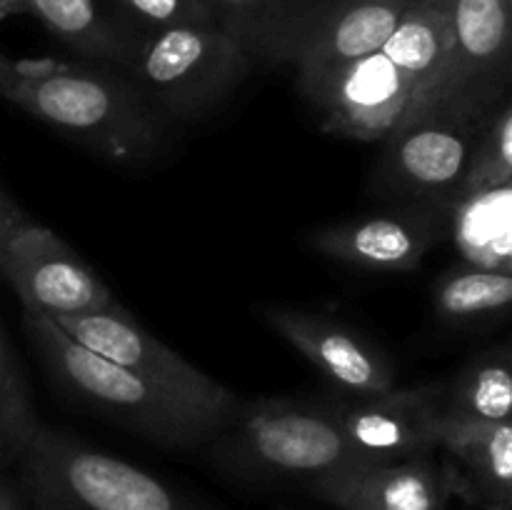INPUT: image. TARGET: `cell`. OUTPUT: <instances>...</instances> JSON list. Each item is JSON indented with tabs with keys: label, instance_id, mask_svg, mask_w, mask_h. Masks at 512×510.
I'll return each mask as SVG.
<instances>
[{
	"label": "cell",
	"instance_id": "obj_12",
	"mask_svg": "<svg viewBox=\"0 0 512 510\" xmlns=\"http://www.w3.org/2000/svg\"><path fill=\"white\" fill-rule=\"evenodd\" d=\"M450 203H408L393 213L345 220L310 233V248L368 273H405L448 235Z\"/></svg>",
	"mask_w": 512,
	"mask_h": 510
},
{
	"label": "cell",
	"instance_id": "obj_23",
	"mask_svg": "<svg viewBox=\"0 0 512 510\" xmlns=\"http://www.w3.org/2000/svg\"><path fill=\"white\" fill-rule=\"evenodd\" d=\"M40 420L15 348L0 330V470L28 453Z\"/></svg>",
	"mask_w": 512,
	"mask_h": 510
},
{
	"label": "cell",
	"instance_id": "obj_10",
	"mask_svg": "<svg viewBox=\"0 0 512 510\" xmlns=\"http://www.w3.org/2000/svg\"><path fill=\"white\" fill-rule=\"evenodd\" d=\"M53 323L83 348L93 350L100 358L110 360L140 378L153 380L170 393L220 410H233L238 403L228 388H223L218 380L205 375L183 355L160 343L118 303L95 310V313L58 318Z\"/></svg>",
	"mask_w": 512,
	"mask_h": 510
},
{
	"label": "cell",
	"instance_id": "obj_7",
	"mask_svg": "<svg viewBox=\"0 0 512 510\" xmlns=\"http://www.w3.org/2000/svg\"><path fill=\"white\" fill-rule=\"evenodd\" d=\"M485 118L488 115L428 110L403 120L385 138L373 190L403 205L453 203Z\"/></svg>",
	"mask_w": 512,
	"mask_h": 510
},
{
	"label": "cell",
	"instance_id": "obj_24",
	"mask_svg": "<svg viewBox=\"0 0 512 510\" xmlns=\"http://www.w3.org/2000/svg\"><path fill=\"white\" fill-rule=\"evenodd\" d=\"M512 185V103L505 95L488 113L478 140L470 150L460 195L483 193V190Z\"/></svg>",
	"mask_w": 512,
	"mask_h": 510
},
{
	"label": "cell",
	"instance_id": "obj_27",
	"mask_svg": "<svg viewBox=\"0 0 512 510\" xmlns=\"http://www.w3.org/2000/svg\"><path fill=\"white\" fill-rule=\"evenodd\" d=\"M15 78H18V68H15L13 60H8L0 53V98H5L10 93Z\"/></svg>",
	"mask_w": 512,
	"mask_h": 510
},
{
	"label": "cell",
	"instance_id": "obj_6",
	"mask_svg": "<svg viewBox=\"0 0 512 510\" xmlns=\"http://www.w3.org/2000/svg\"><path fill=\"white\" fill-rule=\"evenodd\" d=\"M450 50L440 78L403 120L428 110L488 115L510 95L512 0H445Z\"/></svg>",
	"mask_w": 512,
	"mask_h": 510
},
{
	"label": "cell",
	"instance_id": "obj_13",
	"mask_svg": "<svg viewBox=\"0 0 512 510\" xmlns=\"http://www.w3.org/2000/svg\"><path fill=\"white\" fill-rule=\"evenodd\" d=\"M265 320L315 365L340 398H373L395 388L393 360L338 320L295 308H268Z\"/></svg>",
	"mask_w": 512,
	"mask_h": 510
},
{
	"label": "cell",
	"instance_id": "obj_26",
	"mask_svg": "<svg viewBox=\"0 0 512 510\" xmlns=\"http://www.w3.org/2000/svg\"><path fill=\"white\" fill-rule=\"evenodd\" d=\"M25 220H30L28 215H25L23 210L15 205V200L10 198L3 188H0V253H3V248H5V243H8L10 235H13L15 230L25 223Z\"/></svg>",
	"mask_w": 512,
	"mask_h": 510
},
{
	"label": "cell",
	"instance_id": "obj_22",
	"mask_svg": "<svg viewBox=\"0 0 512 510\" xmlns=\"http://www.w3.org/2000/svg\"><path fill=\"white\" fill-rule=\"evenodd\" d=\"M512 303V273L458 263L435 285V308L448 323L500 318Z\"/></svg>",
	"mask_w": 512,
	"mask_h": 510
},
{
	"label": "cell",
	"instance_id": "obj_28",
	"mask_svg": "<svg viewBox=\"0 0 512 510\" xmlns=\"http://www.w3.org/2000/svg\"><path fill=\"white\" fill-rule=\"evenodd\" d=\"M10 15H25L23 0H0V20L10 18Z\"/></svg>",
	"mask_w": 512,
	"mask_h": 510
},
{
	"label": "cell",
	"instance_id": "obj_1",
	"mask_svg": "<svg viewBox=\"0 0 512 510\" xmlns=\"http://www.w3.org/2000/svg\"><path fill=\"white\" fill-rule=\"evenodd\" d=\"M15 68L5 100L100 158L135 165L163 145V118L128 75L55 60H20Z\"/></svg>",
	"mask_w": 512,
	"mask_h": 510
},
{
	"label": "cell",
	"instance_id": "obj_21",
	"mask_svg": "<svg viewBox=\"0 0 512 510\" xmlns=\"http://www.w3.org/2000/svg\"><path fill=\"white\" fill-rule=\"evenodd\" d=\"M315 0H205L213 23L233 35L250 60L283 63L295 30Z\"/></svg>",
	"mask_w": 512,
	"mask_h": 510
},
{
	"label": "cell",
	"instance_id": "obj_20",
	"mask_svg": "<svg viewBox=\"0 0 512 510\" xmlns=\"http://www.w3.org/2000/svg\"><path fill=\"white\" fill-rule=\"evenodd\" d=\"M450 50V18L445 0H410L403 18L380 53L413 83L415 100L440 78Z\"/></svg>",
	"mask_w": 512,
	"mask_h": 510
},
{
	"label": "cell",
	"instance_id": "obj_17",
	"mask_svg": "<svg viewBox=\"0 0 512 510\" xmlns=\"http://www.w3.org/2000/svg\"><path fill=\"white\" fill-rule=\"evenodd\" d=\"M448 235L460 263L512 273V185L455 198Z\"/></svg>",
	"mask_w": 512,
	"mask_h": 510
},
{
	"label": "cell",
	"instance_id": "obj_25",
	"mask_svg": "<svg viewBox=\"0 0 512 510\" xmlns=\"http://www.w3.org/2000/svg\"><path fill=\"white\" fill-rule=\"evenodd\" d=\"M135 18L158 28L173 25H215L205 0H110Z\"/></svg>",
	"mask_w": 512,
	"mask_h": 510
},
{
	"label": "cell",
	"instance_id": "obj_3",
	"mask_svg": "<svg viewBox=\"0 0 512 510\" xmlns=\"http://www.w3.org/2000/svg\"><path fill=\"white\" fill-rule=\"evenodd\" d=\"M208 450L235 478L305 490L363 463L345 440L333 403L290 398L235 403Z\"/></svg>",
	"mask_w": 512,
	"mask_h": 510
},
{
	"label": "cell",
	"instance_id": "obj_15",
	"mask_svg": "<svg viewBox=\"0 0 512 510\" xmlns=\"http://www.w3.org/2000/svg\"><path fill=\"white\" fill-rule=\"evenodd\" d=\"M338 510H448L450 488L438 453L398 463H358L310 488Z\"/></svg>",
	"mask_w": 512,
	"mask_h": 510
},
{
	"label": "cell",
	"instance_id": "obj_2",
	"mask_svg": "<svg viewBox=\"0 0 512 510\" xmlns=\"http://www.w3.org/2000/svg\"><path fill=\"white\" fill-rule=\"evenodd\" d=\"M25 333L50 378L78 403L140 438L173 450L203 448L233 410H220L160 388L75 343L50 318L23 315Z\"/></svg>",
	"mask_w": 512,
	"mask_h": 510
},
{
	"label": "cell",
	"instance_id": "obj_29",
	"mask_svg": "<svg viewBox=\"0 0 512 510\" xmlns=\"http://www.w3.org/2000/svg\"><path fill=\"white\" fill-rule=\"evenodd\" d=\"M0 510H20L18 500H15L13 490L8 488V485L3 483V478H0Z\"/></svg>",
	"mask_w": 512,
	"mask_h": 510
},
{
	"label": "cell",
	"instance_id": "obj_16",
	"mask_svg": "<svg viewBox=\"0 0 512 510\" xmlns=\"http://www.w3.org/2000/svg\"><path fill=\"white\" fill-rule=\"evenodd\" d=\"M438 458L453 498L475 510H512L510 420L440 430Z\"/></svg>",
	"mask_w": 512,
	"mask_h": 510
},
{
	"label": "cell",
	"instance_id": "obj_11",
	"mask_svg": "<svg viewBox=\"0 0 512 510\" xmlns=\"http://www.w3.org/2000/svg\"><path fill=\"white\" fill-rule=\"evenodd\" d=\"M445 383L398 388L373 398L333 400L345 440L363 463H398L438 453Z\"/></svg>",
	"mask_w": 512,
	"mask_h": 510
},
{
	"label": "cell",
	"instance_id": "obj_9",
	"mask_svg": "<svg viewBox=\"0 0 512 510\" xmlns=\"http://www.w3.org/2000/svg\"><path fill=\"white\" fill-rule=\"evenodd\" d=\"M320 113L325 133L350 140H385L408 115L415 88L383 53L298 78Z\"/></svg>",
	"mask_w": 512,
	"mask_h": 510
},
{
	"label": "cell",
	"instance_id": "obj_18",
	"mask_svg": "<svg viewBox=\"0 0 512 510\" xmlns=\"http://www.w3.org/2000/svg\"><path fill=\"white\" fill-rule=\"evenodd\" d=\"M25 15L38 18L70 50L90 60L125 68L140 38L100 5V0H23Z\"/></svg>",
	"mask_w": 512,
	"mask_h": 510
},
{
	"label": "cell",
	"instance_id": "obj_8",
	"mask_svg": "<svg viewBox=\"0 0 512 510\" xmlns=\"http://www.w3.org/2000/svg\"><path fill=\"white\" fill-rule=\"evenodd\" d=\"M0 278L13 285L23 315L68 318L115 303L108 285L50 228L25 220L0 253Z\"/></svg>",
	"mask_w": 512,
	"mask_h": 510
},
{
	"label": "cell",
	"instance_id": "obj_4",
	"mask_svg": "<svg viewBox=\"0 0 512 510\" xmlns=\"http://www.w3.org/2000/svg\"><path fill=\"white\" fill-rule=\"evenodd\" d=\"M20 463L38 510H215L158 475L43 423Z\"/></svg>",
	"mask_w": 512,
	"mask_h": 510
},
{
	"label": "cell",
	"instance_id": "obj_19",
	"mask_svg": "<svg viewBox=\"0 0 512 510\" xmlns=\"http://www.w3.org/2000/svg\"><path fill=\"white\" fill-rule=\"evenodd\" d=\"M510 348H490L473 355L450 383H445L443 428H473L510 420L512 368Z\"/></svg>",
	"mask_w": 512,
	"mask_h": 510
},
{
	"label": "cell",
	"instance_id": "obj_14",
	"mask_svg": "<svg viewBox=\"0 0 512 510\" xmlns=\"http://www.w3.org/2000/svg\"><path fill=\"white\" fill-rule=\"evenodd\" d=\"M410 0H315L295 30L283 63L298 78L378 53Z\"/></svg>",
	"mask_w": 512,
	"mask_h": 510
},
{
	"label": "cell",
	"instance_id": "obj_5",
	"mask_svg": "<svg viewBox=\"0 0 512 510\" xmlns=\"http://www.w3.org/2000/svg\"><path fill=\"white\" fill-rule=\"evenodd\" d=\"M250 68L243 45L218 25H173L140 38L128 78L158 113L198 118L238 88Z\"/></svg>",
	"mask_w": 512,
	"mask_h": 510
}]
</instances>
